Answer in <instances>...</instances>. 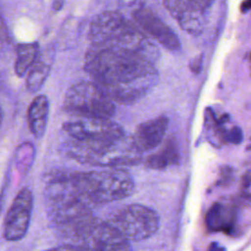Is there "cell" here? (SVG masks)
I'll list each match as a JSON object with an SVG mask.
<instances>
[{"label": "cell", "instance_id": "9a60e30c", "mask_svg": "<svg viewBox=\"0 0 251 251\" xmlns=\"http://www.w3.org/2000/svg\"><path fill=\"white\" fill-rule=\"evenodd\" d=\"M16 53L15 73L19 76H24L37 60L38 45L34 42L21 43L17 46Z\"/></svg>", "mask_w": 251, "mask_h": 251}, {"label": "cell", "instance_id": "e0dca14e", "mask_svg": "<svg viewBox=\"0 0 251 251\" xmlns=\"http://www.w3.org/2000/svg\"><path fill=\"white\" fill-rule=\"evenodd\" d=\"M242 140V132H241V129L239 127H232L229 132H228V135H227V140L226 142H231V143H234V144H237V143H240Z\"/></svg>", "mask_w": 251, "mask_h": 251}, {"label": "cell", "instance_id": "5bb4252c", "mask_svg": "<svg viewBox=\"0 0 251 251\" xmlns=\"http://www.w3.org/2000/svg\"><path fill=\"white\" fill-rule=\"evenodd\" d=\"M179 162V150L174 137L167 139L162 148L149 156L146 165L152 170H164Z\"/></svg>", "mask_w": 251, "mask_h": 251}, {"label": "cell", "instance_id": "ba28073f", "mask_svg": "<svg viewBox=\"0 0 251 251\" xmlns=\"http://www.w3.org/2000/svg\"><path fill=\"white\" fill-rule=\"evenodd\" d=\"M32 203L33 196L31 191L27 187H23L7 211L3 226L5 239L16 241L25 235L30 222Z\"/></svg>", "mask_w": 251, "mask_h": 251}, {"label": "cell", "instance_id": "277c9868", "mask_svg": "<svg viewBox=\"0 0 251 251\" xmlns=\"http://www.w3.org/2000/svg\"><path fill=\"white\" fill-rule=\"evenodd\" d=\"M115 101L94 81H78L67 90L64 109L74 117L111 119L116 112Z\"/></svg>", "mask_w": 251, "mask_h": 251}, {"label": "cell", "instance_id": "6da1fadb", "mask_svg": "<svg viewBox=\"0 0 251 251\" xmlns=\"http://www.w3.org/2000/svg\"><path fill=\"white\" fill-rule=\"evenodd\" d=\"M84 70L115 101L129 104L145 96L157 83L151 59L128 51L93 46L85 55Z\"/></svg>", "mask_w": 251, "mask_h": 251}, {"label": "cell", "instance_id": "9c48e42d", "mask_svg": "<svg viewBox=\"0 0 251 251\" xmlns=\"http://www.w3.org/2000/svg\"><path fill=\"white\" fill-rule=\"evenodd\" d=\"M129 26L120 14L105 12L92 21L89 38L93 46H106L123 34Z\"/></svg>", "mask_w": 251, "mask_h": 251}, {"label": "cell", "instance_id": "2e32d148", "mask_svg": "<svg viewBox=\"0 0 251 251\" xmlns=\"http://www.w3.org/2000/svg\"><path fill=\"white\" fill-rule=\"evenodd\" d=\"M50 68L49 66L39 60H36L34 64L30 67L28 72L26 73V88L30 92L38 91L43 83L45 82L48 75H49Z\"/></svg>", "mask_w": 251, "mask_h": 251}, {"label": "cell", "instance_id": "3957f363", "mask_svg": "<svg viewBox=\"0 0 251 251\" xmlns=\"http://www.w3.org/2000/svg\"><path fill=\"white\" fill-rule=\"evenodd\" d=\"M81 197L87 203L107 204L129 197L134 190L131 176L124 169L76 172Z\"/></svg>", "mask_w": 251, "mask_h": 251}, {"label": "cell", "instance_id": "8992f818", "mask_svg": "<svg viewBox=\"0 0 251 251\" xmlns=\"http://www.w3.org/2000/svg\"><path fill=\"white\" fill-rule=\"evenodd\" d=\"M63 129L75 140L99 142L124 136V129L111 119L75 117L63 124Z\"/></svg>", "mask_w": 251, "mask_h": 251}, {"label": "cell", "instance_id": "30bf717a", "mask_svg": "<svg viewBox=\"0 0 251 251\" xmlns=\"http://www.w3.org/2000/svg\"><path fill=\"white\" fill-rule=\"evenodd\" d=\"M133 17L138 25L165 48L171 51L180 49V42L176 34L152 11L141 8L134 12Z\"/></svg>", "mask_w": 251, "mask_h": 251}, {"label": "cell", "instance_id": "ac0fdd59", "mask_svg": "<svg viewBox=\"0 0 251 251\" xmlns=\"http://www.w3.org/2000/svg\"><path fill=\"white\" fill-rule=\"evenodd\" d=\"M240 10L242 13L251 10V0H243L240 5Z\"/></svg>", "mask_w": 251, "mask_h": 251}, {"label": "cell", "instance_id": "7c38bea8", "mask_svg": "<svg viewBox=\"0 0 251 251\" xmlns=\"http://www.w3.org/2000/svg\"><path fill=\"white\" fill-rule=\"evenodd\" d=\"M236 221V212L230 206L222 203H215L208 210L205 223L211 231H223L230 234L234 228Z\"/></svg>", "mask_w": 251, "mask_h": 251}, {"label": "cell", "instance_id": "4fadbf2b", "mask_svg": "<svg viewBox=\"0 0 251 251\" xmlns=\"http://www.w3.org/2000/svg\"><path fill=\"white\" fill-rule=\"evenodd\" d=\"M49 113V102L46 96L37 95L27 109V125L34 137H41L46 129Z\"/></svg>", "mask_w": 251, "mask_h": 251}, {"label": "cell", "instance_id": "7a4b0ae2", "mask_svg": "<svg viewBox=\"0 0 251 251\" xmlns=\"http://www.w3.org/2000/svg\"><path fill=\"white\" fill-rule=\"evenodd\" d=\"M68 153L80 163L112 168L137 164L142 154L137 149L133 138L126 134L99 142H82L73 139Z\"/></svg>", "mask_w": 251, "mask_h": 251}, {"label": "cell", "instance_id": "5b68a950", "mask_svg": "<svg viewBox=\"0 0 251 251\" xmlns=\"http://www.w3.org/2000/svg\"><path fill=\"white\" fill-rule=\"evenodd\" d=\"M111 223L128 241H140L151 237L159 228L158 213L141 204H130L119 210Z\"/></svg>", "mask_w": 251, "mask_h": 251}, {"label": "cell", "instance_id": "8fae6325", "mask_svg": "<svg viewBox=\"0 0 251 251\" xmlns=\"http://www.w3.org/2000/svg\"><path fill=\"white\" fill-rule=\"evenodd\" d=\"M169 126V119L161 116L140 124L133 133V141L137 149L143 153L159 146Z\"/></svg>", "mask_w": 251, "mask_h": 251}, {"label": "cell", "instance_id": "52a82bcc", "mask_svg": "<svg viewBox=\"0 0 251 251\" xmlns=\"http://www.w3.org/2000/svg\"><path fill=\"white\" fill-rule=\"evenodd\" d=\"M80 249L94 250H128L130 246L122 233L111 222L96 217L89 223L76 240Z\"/></svg>", "mask_w": 251, "mask_h": 251}]
</instances>
